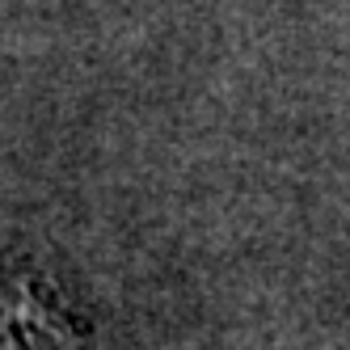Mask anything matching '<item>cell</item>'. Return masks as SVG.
<instances>
[{
    "mask_svg": "<svg viewBox=\"0 0 350 350\" xmlns=\"http://www.w3.org/2000/svg\"><path fill=\"white\" fill-rule=\"evenodd\" d=\"M0 350H93L68 304L30 270L0 266Z\"/></svg>",
    "mask_w": 350,
    "mask_h": 350,
    "instance_id": "6da1fadb",
    "label": "cell"
}]
</instances>
